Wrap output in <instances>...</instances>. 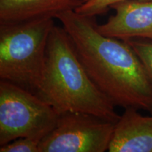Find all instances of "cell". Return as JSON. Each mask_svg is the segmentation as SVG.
<instances>
[{
    "mask_svg": "<svg viewBox=\"0 0 152 152\" xmlns=\"http://www.w3.org/2000/svg\"><path fill=\"white\" fill-rule=\"evenodd\" d=\"M94 85L115 106L152 114V84L142 61L127 41L99 31L95 16L74 9L57 14Z\"/></svg>",
    "mask_w": 152,
    "mask_h": 152,
    "instance_id": "obj_1",
    "label": "cell"
},
{
    "mask_svg": "<svg viewBox=\"0 0 152 152\" xmlns=\"http://www.w3.org/2000/svg\"><path fill=\"white\" fill-rule=\"evenodd\" d=\"M35 94L59 113H89L115 123L121 116L87 73L67 32L55 25L49 37L42 76Z\"/></svg>",
    "mask_w": 152,
    "mask_h": 152,
    "instance_id": "obj_2",
    "label": "cell"
},
{
    "mask_svg": "<svg viewBox=\"0 0 152 152\" xmlns=\"http://www.w3.org/2000/svg\"><path fill=\"white\" fill-rule=\"evenodd\" d=\"M52 17L0 23V78L35 93L41 80Z\"/></svg>",
    "mask_w": 152,
    "mask_h": 152,
    "instance_id": "obj_3",
    "label": "cell"
},
{
    "mask_svg": "<svg viewBox=\"0 0 152 152\" xmlns=\"http://www.w3.org/2000/svg\"><path fill=\"white\" fill-rule=\"evenodd\" d=\"M35 93L10 82H0V146L20 137L42 139L59 117Z\"/></svg>",
    "mask_w": 152,
    "mask_h": 152,
    "instance_id": "obj_4",
    "label": "cell"
},
{
    "mask_svg": "<svg viewBox=\"0 0 152 152\" xmlns=\"http://www.w3.org/2000/svg\"><path fill=\"white\" fill-rule=\"evenodd\" d=\"M115 123L80 112L60 113L44 137L39 152H104L109 150Z\"/></svg>",
    "mask_w": 152,
    "mask_h": 152,
    "instance_id": "obj_5",
    "label": "cell"
},
{
    "mask_svg": "<svg viewBox=\"0 0 152 152\" xmlns=\"http://www.w3.org/2000/svg\"><path fill=\"white\" fill-rule=\"evenodd\" d=\"M115 11L105 23L97 25L103 35L122 40L152 41V0H127L112 5Z\"/></svg>",
    "mask_w": 152,
    "mask_h": 152,
    "instance_id": "obj_6",
    "label": "cell"
},
{
    "mask_svg": "<svg viewBox=\"0 0 152 152\" xmlns=\"http://www.w3.org/2000/svg\"><path fill=\"white\" fill-rule=\"evenodd\" d=\"M115 123L108 151L152 152V115H142L134 108H126Z\"/></svg>",
    "mask_w": 152,
    "mask_h": 152,
    "instance_id": "obj_7",
    "label": "cell"
},
{
    "mask_svg": "<svg viewBox=\"0 0 152 152\" xmlns=\"http://www.w3.org/2000/svg\"><path fill=\"white\" fill-rule=\"evenodd\" d=\"M80 4L77 0H0V23L52 17Z\"/></svg>",
    "mask_w": 152,
    "mask_h": 152,
    "instance_id": "obj_8",
    "label": "cell"
},
{
    "mask_svg": "<svg viewBox=\"0 0 152 152\" xmlns=\"http://www.w3.org/2000/svg\"><path fill=\"white\" fill-rule=\"evenodd\" d=\"M123 1L127 0H85L74 10L87 16H96L105 14L111 9L112 5Z\"/></svg>",
    "mask_w": 152,
    "mask_h": 152,
    "instance_id": "obj_9",
    "label": "cell"
},
{
    "mask_svg": "<svg viewBox=\"0 0 152 152\" xmlns=\"http://www.w3.org/2000/svg\"><path fill=\"white\" fill-rule=\"evenodd\" d=\"M125 41L128 42L142 61L152 84V41L142 39Z\"/></svg>",
    "mask_w": 152,
    "mask_h": 152,
    "instance_id": "obj_10",
    "label": "cell"
},
{
    "mask_svg": "<svg viewBox=\"0 0 152 152\" xmlns=\"http://www.w3.org/2000/svg\"><path fill=\"white\" fill-rule=\"evenodd\" d=\"M42 139L34 137H20L0 146V152H39Z\"/></svg>",
    "mask_w": 152,
    "mask_h": 152,
    "instance_id": "obj_11",
    "label": "cell"
},
{
    "mask_svg": "<svg viewBox=\"0 0 152 152\" xmlns=\"http://www.w3.org/2000/svg\"><path fill=\"white\" fill-rule=\"evenodd\" d=\"M77 1H78L79 2H80V4H81L83 3L84 1H85V0H77Z\"/></svg>",
    "mask_w": 152,
    "mask_h": 152,
    "instance_id": "obj_12",
    "label": "cell"
}]
</instances>
